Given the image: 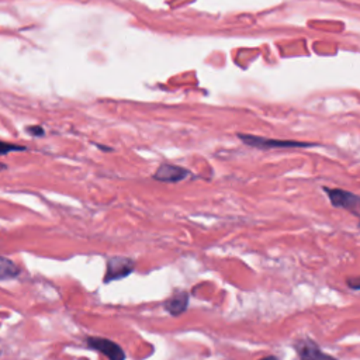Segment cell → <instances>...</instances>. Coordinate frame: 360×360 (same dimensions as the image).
Returning <instances> with one entry per match:
<instances>
[{"instance_id": "cell-9", "label": "cell", "mask_w": 360, "mask_h": 360, "mask_svg": "<svg viewBox=\"0 0 360 360\" xmlns=\"http://www.w3.org/2000/svg\"><path fill=\"white\" fill-rule=\"evenodd\" d=\"M25 149L27 148L22 145H15V143L0 141V155H7L10 152H18V150H25Z\"/></svg>"}, {"instance_id": "cell-10", "label": "cell", "mask_w": 360, "mask_h": 360, "mask_svg": "<svg viewBox=\"0 0 360 360\" xmlns=\"http://www.w3.org/2000/svg\"><path fill=\"white\" fill-rule=\"evenodd\" d=\"M346 285L352 290H359L360 288V277L359 276H353V277H347L346 278Z\"/></svg>"}, {"instance_id": "cell-5", "label": "cell", "mask_w": 360, "mask_h": 360, "mask_svg": "<svg viewBox=\"0 0 360 360\" xmlns=\"http://www.w3.org/2000/svg\"><path fill=\"white\" fill-rule=\"evenodd\" d=\"M190 170H187L183 166L172 165V163H162L158 166V169L153 172L152 179L158 180L160 183H179L190 176Z\"/></svg>"}, {"instance_id": "cell-6", "label": "cell", "mask_w": 360, "mask_h": 360, "mask_svg": "<svg viewBox=\"0 0 360 360\" xmlns=\"http://www.w3.org/2000/svg\"><path fill=\"white\" fill-rule=\"evenodd\" d=\"M295 352L300 357V360H338L332 354H328L321 350V347L316 345V342L304 338L294 343Z\"/></svg>"}, {"instance_id": "cell-13", "label": "cell", "mask_w": 360, "mask_h": 360, "mask_svg": "<svg viewBox=\"0 0 360 360\" xmlns=\"http://www.w3.org/2000/svg\"><path fill=\"white\" fill-rule=\"evenodd\" d=\"M7 169V165L6 163H1L0 162V172H3V170H6Z\"/></svg>"}, {"instance_id": "cell-11", "label": "cell", "mask_w": 360, "mask_h": 360, "mask_svg": "<svg viewBox=\"0 0 360 360\" xmlns=\"http://www.w3.org/2000/svg\"><path fill=\"white\" fill-rule=\"evenodd\" d=\"M27 132L34 135V136H42L45 132H44V128L39 127V125H34V127H28L27 128Z\"/></svg>"}, {"instance_id": "cell-4", "label": "cell", "mask_w": 360, "mask_h": 360, "mask_svg": "<svg viewBox=\"0 0 360 360\" xmlns=\"http://www.w3.org/2000/svg\"><path fill=\"white\" fill-rule=\"evenodd\" d=\"M86 343H87V347L101 353L108 360H125L124 349L114 340L100 338V336H87Z\"/></svg>"}, {"instance_id": "cell-2", "label": "cell", "mask_w": 360, "mask_h": 360, "mask_svg": "<svg viewBox=\"0 0 360 360\" xmlns=\"http://www.w3.org/2000/svg\"><path fill=\"white\" fill-rule=\"evenodd\" d=\"M135 269V260L127 256H112L107 260L104 283L117 281L128 277Z\"/></svg>"}, {"instance_id": "cell-7", "label": "cell", "mask_w": 360, "mask_h": 360, "mask_svg": "<svg viewBox=\"0 0 360 360\" xmlns=\"http://www.w3.org/2000/svg\"><path fill=\"white\" fill-rule=\"evenodd\" d=\"M188 301H190V295L187 291L184 290H180V291H176L172 297H169L165 302H163V307L165 309L173 315V316H179L180 314H183L187 307H188Z\"/></svg>"}, {"instance_id": "cell-12", "label": "cell", "mask_w": 360, "mask_h": 360, "mask_svg": "<svg viewBox=\"0 0 360 360\" xmlns=\"http://www.w3.org/2000/svg\"><path fill=\"white\" fill-rule=\"evenodd\" d=\"M259 360H280L277 356H266L263 359H259Z\"/></svg>"}, {"instance_id": "cell-3", "label": "cell", "mask_w": 360, "mask_h": 360, "mask_svg": "<svg viewBox=\"0 0 360 360\" xmlns=\"http://www.w3.org/2000/svg\"><path fill=\"white\" fill-rule=\"evenodd\" d=\"M246 145L259 148V149H287V148H308L314 146V143L308 142H298V141H281V139H270V138H263V136H256V135H245L239 134L238 135Z\"/></svg>"}, {"instance_id": "cell-8", "label": "cell", "mask_w": 360, "mask_h": 360, "mask_svg": "<svg viewBox=\"0 0 360 360\" xmlns=\"http://www.w3.org/2000/svg\"><path fill=\"white\" fill-rule=\"evenodd\" d=\"M21 273V269L10 259L0 256V281L17 278Z\"/></svg>"}, {"instance_id": "cell-1", "label": "cell", "mask_w": 360, "mask_h": 360, "mask_svg": "<svg viewBox=\"0 0 360 360\" xmlns=\"http://www.w3.org/2000/svg\"><path fill=\"white\" fill-rule=\"evenodd\" d=\"M323 191L328 194L329 201L333 207L346 210L354 217H360V197L352 191L343 188H329L323 187Z\"/></svg>"}]
</instances>
